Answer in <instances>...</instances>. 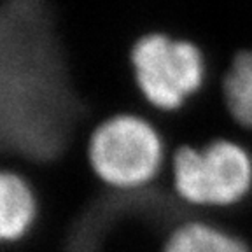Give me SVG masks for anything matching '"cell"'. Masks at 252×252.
I'll return each instance as SVG.
<instances>
[{
    "label": "cell",
    "instance_id": "1",
    "mask_svg": "<svg viewBox=\"0 0 252 252\" xmlns=\"http://www.w3.org/2000/svg\"><path fill=\"white\" fill-rule=\"evenodd\" d=\"M93 131L68 84L46 0H0V151L42 165Z\"/></svg>",
    "mask_w": 252,
    "mask_h": 252
},
{
    "label": "cell",
    "instance_id": "2",
    "mask_svg": "<svg viewBox=\"0 0 252 252\" xmlns=\"http://www.w3.org/2000/svg\"><path fill=\"white\" fill-rule=\"evenodd\" d=\"M166 173L172 193L196 210H228L252 196V153L231 138L168 151Z\"/></svg>",
    "mask_w": 252,
    "mask_h": 252
},
{
    "label": "cell",
    "instance_id": "3",
    "mask_svg": "<svg viewBox=\"0 0 252 252\" xmlns=\"http://www.w3.org/2000/svg\"><path fill=\"white\" fill-rule=\"evenodd\" d=\"M170 153L156 126L137 114H116L90 133L86 159L94 181L116 193H138L166 172Z\"/></svg>",
    "mask_w": 252,
    "mask_h": 252
},
{
    "label": "cell",
    "instance_id": "4",
    "mask_svg": "<svg viewBox=\"0 0 252 252\" xmlns=\"http://www.w3.org/2000/svg\"><path fill=\"white\" fill-rule=\"evenodd\" d=\"M131 65L144 100L161 112L181 109L205 79L200 49L188 40L170 39L163 33L137 40L131 49Z\"/></svg>",
    "mask_w": 252,
    "mask_h": 252
},
{
    "label": "cell",
    "instance_id": "5",
    "mask_svg": "<svg viewBox=\"0 0 252 252\" xmlns=\"http://www.w3.org/2000/svg\"><path fill=\"white\" fill-rule=\"evenodd\" d=\"M37 191L23 172L4 166L0 173V238L5 245H20L39 222Z\"/></svg>",
    "mask_w": 252,
    "mask_h": 252
},
{
    "label": "cell",
    "instance_id": "6",
    "mask_svg": "<svg viewBox=\"0 0 252 252\" xmlns=\"http://www.w3.org/2000/svg\"><path fill=\"white\" fill-rule=\"evenodd\" d=\"M161 252H252L244 236L210 220H184L173 226Z\"/></svg>",
    "mask_w": 252,
    "mask_h": 252
},
{
    "label": "cell",
    "instance_id": "7",
    "mask_svg": "<svg viewBox=\"0 0 252 252\" xmlns=\"http://www.w3.org/2000/svg\"><path fill=\"white\" fill-rule=\"evenodd\" d=\"M222 96L233 123L252 135V51L235 55L222 79Z\"/></svg>",
    "mask_w": 252,
    "mask_h": 252
}]
</instances>
